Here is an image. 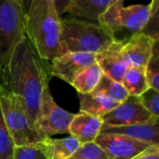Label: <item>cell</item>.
<instances>
[{
  "mask_svg": "<svg viewBox=\"0 0 159 159\" xmlns=\"http://www.w3.org/2000/svg\"><path fill=\"white\" fill-rule=\"evenodd\" d=\"M28 38L15 48L6 68V88L20 96L26 104L33 124L36 118L41 96L48 84V71Z\"/></svg>",
  "mask_w": 159,
  "mask_h": 159,
  "instance_id": "6da1fadb",
  "label": "cell"
},
{
  "mask_svg": "<svg viewBox=\"0 0 159 159\" xmlns=\"http://www.w3.org/2000/svg\"><path fill=\"white\" fill-rule=\"evenodd\" d=\"M25 34L44 61H53L66 53L61 40V18L52 0L32 1L25 13Z\"/></svg>",
  "mask_w": 159,
  "mask_h": 159,
  "instance_id": "7a4b0ae2",
  "label": "cell"
},
{
  "mask_svg": "<svg viewBox=\"0 0 159 159\" xmlns=\"http://www.w3.org/2000/svg\"><path fill=\"white\" fill-rule=\"evenodd\" d=\"M61 40L65 52L99 53L114 42L111 33L102 24L76 18H61Z\"/></svg>",
  "mask_w": 159,
  "mask_h": 159,
  "instance_id": "3957f363",
  "label": "cell"
},
{
  "mask_svg": "<svg viewBox=\"0 0 159 159\" xmlns=\"http://www.w3.org/2000/svg\"><path fill=\"white\" fill-rule=\"evenodd\" d=\"M124 2L125 0H117L113 3L99 16L97 21L111 33L116 42L122 44L143 32L150 17V5L125 7Z\"/></svg>",
  "mask_w": 159,
  "mask_h": 159,
  "instance_id": "277c9868",
  "label": "cell"
},
{
  "mask_svg": "<svg viewBox=\"0 0 159 159\" xmlns=\"http://www.w3.org/2000/svg\"><path fill=\"white\" fill-rule=\"evenodd\" d=\"M0 104L15 146L35 144L42 141L29 117L26 104L20 96L3 87L0 89Z\"/></svg>",
  "mask_w": 159,
  "mask_h": 159,
  "instance_id": "5b68a950",
  "label": "cell"
},
{
  "mask_svg": "<svg viewBox=\"0 0 159 159\" xmlns=\"http://www.w3.org/2000/svg\"><path fill=\"white\" fill-rule=\"evenodd\" d=\"M25 12L16 0H0V66L7 67L25 38Z\"/></svg>",
  "mask_w": 159,
  "mask_h": 159,
  "instance_id": "8992f818",
  "label": "cell"
},
{
  "mask_svg": "<svg viewBox=\"0 0 159 159\" xmlns=\"http://www.w3.org/2000/svg\"><path fill=\"white\" fill-rule=\"evenodd\" d=\"M74 115L56 103L48 84L42 92L34 127L42 140L56 134L68 133L69 125Z\"/></svg>",
  "mask_w": 159,
  "mask_h": 159,
  "instance_id": "52a82bcc",
  "label": "cell"
},
{
  "mask_svg": "<svg viewBox=\"0 0 159 159\" xmlns=\"http://www.w3.org/2000/svg\"><path fill=\"white\" fill-rule=\"evenodd\" d=\"M152 116L141 103L138 96L129 95L112 111L102 117L104 127H119L143 123Z\"/></svg>",
  "mask_w": 159,
  "mask_h": 159,
  "instance_id": "ba28073f",
  "label": "cell"
},
{
  "mask_svg": "<svg viewBox=\"0 0 159 159\" xmlns=\"http://www.w3.org/2000/svg\"><path fill=\"white\" fill-rule=\"evenodd\" d=\"M95 143L111 159H132L153 145L124 135L110 133H100Z\"/></svg>",
  "mask_w": 159,
  "mask_h": 159,
  "instance_id": "9c48e42d",
  "label": "cell"
},
{
  "mask_svg": "<svg viewBox=\"0 0 159 159\" xmlns=\"http://www.w3.org/2000/svg\"><path fill=\"white\" fill-rule=\"evenodd\" d=\"M51 61V75L72 85L75 78L85 68L96 62V54L87 52H67Z\"/></svg>",
  "mask_w": 159,
  "mask_h": 159,
  "instance_id": "30bf717a",
  "label": "cell"
},
{
  "mask_svg": "<svg viewBox=\"0 0 159 159\" xmlns=\"http://www.w3.org/2000/svg\"><path fill=\"white\" fill-rule=\"evenodd\" d=\"M159 39L141 32L122 44L120 52L129 66L145 68Z\"/></svg>",
  "mask_w": 159,
  "mask_h": 159,
  "instance_id": "8fae6325",
  "label": "cell"
},
{
  "mask_svg": "<svg viewBox=\"0 0 159 159\" xmlns=\"http://www.w3.org/2000/svg\"><path fill=\"white\" fill-rule=\"evenodd\" d=\"M101 133L124 135L137 141L159 146V116H152V118L143 123L129 126H102Z\"/></svg>",
  "mask_w": 159,
  "mask_h": 159,
  "instance_id": "7c38bea8",
  "label": "cell"
},
{
  "mask_svg": "<svg viewBox=\"0 0 159 159\" xmlns=\"http://www.w3.org/2000/svg\"><path fill=\"white\" fill-rule=\"evenodd\" d=\"M121 47L122 43L115 41L107 49L96 53V62L102 69L103 75L119 83H121L129 67L121 55Z\"/></svg>",
  "mask_w": 159,
  "mask_h": 159,
  "instance_id": "4fadbf2b",
  "label": "cell"
},
{
  "mask_svg": "<svg viewBox=\"0 0 159 159\" xmlns=\"http://www.w3.org/2000/svg\"><path fill=\"white\" fill-rule=\"evenodd\" d=\"M102 125L103 122L101 117L79 112L74 115L69 125L68 133L76 138L81 144L92 143L101 133Z\"/></svg>",
  "mask_w": 159,
  "mask_h": 159,
  "instance_id": "5bb4252c",
  "label": "cell"
},
{
  "mask_svg": "<svg viewBox=\"0 0 159 159\" xmlns=\"http://www.w3.org/2000/svg\"><path fill=\"white\" fill-rule=\"evenodd\" d=\"M41 143L48 159H69L81 145L78 140L71 135L62 139L47 137Z\"/></svg>",
  "mask_w": 159,
  "mask_h": 159,
  "instance_id": "9a60e30c",
  "label": "cell"
},
{
  "mask_svg": "<svg viewBox=\"0 0 159 159\" xmlns=\"http://www.w3.org/2000/svg\"><path fill=\"white\" fill-rule=\"evenodd\" d=\"M78 98L80 112H84L101 118L119 104L102 94L94 92L88 94L78 93Z\"/></svg>",
  "mask_w": 159,
  "mask_h": 159,
  "instance_id": "2e32d148",
  "label": "cell"
},
{
  "mask_svg": "<svg viewBox=\"0 0 159 159\" xmlns=\"http://www.w3.org/2000/svg\"><path fill=\"white\" fill-rule=\"evenodd\" d=\"M116 1L117 0H73L66 12L97 22L99 16Z\"/></svg>",
  "mask_w": 159,
  "mask_h": 159,
  "instance_id": "e0dca14e",
  "label": "cell"
},
{
  "mask_svg": "<svg viewBox=\"0 0 159 159\" xmlns=\"http://www.w3.org/2000/svg\"><path fill=\"white\" fill-rule=\"evenodd\" d=\"M103 73L97 62L85 68L74 80L72 86L80 94L91 93L98 86Z\"/></svg>",
  "mask_w": 159,
  "mask_h": 159,
  "instance_id": "ac0fdd59",
  "label": "cell"
},
{
  "mask_svg": "<svg viewBox=\"0 0 159 159\" xmlns=\"http://www.w3.org/2000/svg\"><path fill=\"white\" fill-rule=\"evenodd\" d=\"M121 84L126 89L129 95L139 97L149 89L145 75V68L129 66Z\"/></svg>",
  "mask_w": 159,
  "mask_h": 159,
  "instance_id": "d6986e66",
  "label": "cell"
},
{
  "mask_svg": "<svg viewBox=\"0 0 159 159\" xmlns=\"http://www.w3.org/2000/svg\"><path fill=\"white\" fill-rule=\"evenodd\" d=\"M92 92L102 94L118 103L123 102L129 96V93L121 83L111 79L105 75H102L98 86Z\"/></svg>",
  "mask_w": 159,
  "mask_h": 159,
  "instance_id": "ffe728a7",
  "label": "cell"
},
{
  "mask_svg": "<svg viewBox=\"0 0 159 159\" xmlns=\"http://www.w3.org/2000/svg\"><path fill=\"white\" fill-rule=\"evenodd\" d=\"M14 147L15 145L7 128L0 104V159H12Z\"/></svg>",
  "mask_w": 159,
  "mask_h": 159,
  "instance_id": "44dd1931",
  "label": "cell"
},
{
  "mask_svg": "<svg viewBox=\"0 0 159 159\" xmlns=\"http://www.w3.org/2000/svg\"><path fill=\"white\" fill-rule=\"evenodd\" d=\"M159 42L154 48L153 54L145 66V75L149 88L159 91Z\"/></svg>",
  "mask_w": 159,
  "mask_h": 159,
  "instance_id": "7402d4cb",
  "label": "cell"
},
{
  "mask_svg": "<svg viewBox=\"0 0 159 159\" xmlns=\"http://www.w3.org/2000/svg\"><path fill=\"white\" fill-rule=\"evenodd\" d=\"M12 159H48L42 143L30 145L15 146Z\"/></svg>",
  "mask_w": 159,
  "mask_h": 159,
  "instance_id": "603a6c76",
  "label": "cell"
},
{
  "mask_svg": "<svg viewBox=\"0 0 159 159\" xmlns=\"http://www.w3.org/2000/svg\"><path fill=\"white\" fill-rule=\"evenodd\" d=\"M69 159H111L95 143H83Z\"/></svg>",
  "mask_w": 159,
  "mask_h": 159,
  "instance_id": "cb8c5ba5",
  "label": "cell"
},
{
  "mask_svg": "<svg viewBox=\"0 0 159 159\" xmlns=\"http://www.w3.org/2000/svg\"><path fill=\"white\" fill-rule=\"evenodd\" d=\"M143 106L154 116H159V91L151 88L139 96Z\"/></svg>",
  "mask_w": 159,
  "mask_h": 159,
  "instance_id": "d4e9b609",
  "label": "cell"
},
{
  "mask_svg": "<svg viewBox=\"0 0 159 159\" xmlns=\"http://www.w3.org/2000/svg\"><path fill=\"white\" fill-rule=\"evenodd\" d=\"M158 10L159 0H152L150 4V17L143 33L151 35L155 39H158Z\"/></svg>",
  "mask_w": 159,
  "mask_h": 159,
  "instance_id": "484cf974",
  "label": "cell"
},
{
  "mask_svg": "<svg viewBox=\"0 0 159 159\" xmlns=\"http://www.w3.org/2000/svg\"><path fill=\"white\" fill-rule=\"evenodd\" d=\"M132 159H159V146L151 145Z\"/></svg>",
  "mask_w": 159,
  "mask_h": 159,
  "instance_id": "4316f807",
  "label": "cell"
},
{
  "mask_svg": "<svg viewBox=\"0 0 159 159\" xmlns=\"http://www.w3.org/2000/svg\"><path fill=\"white\" fill-rule=\"evenodd\" d=\"M55 9L60 18L62 17V14L66 13L68 7L72 4L73 0H52Z\"/></svg>",
  "mask_w": 159,
  "mask_h": 159,
  "instance_id": "83f0119b",
  "label": "cell"
},
{
  "mask_svg": "<svg viewBox=\"0 0 159 159\" xmlns=\"http://www.w3.org/2000/svg\"><path fill=\"white\" fill-rule=\"evenodd\" d=\"M18 2V4L21 7V8L23 9V11L26 13L27 10L29 9L30 6H31V3L33 0H16Z\"/></svg>",
  "mask_w": 159,
  "mask_h": 159,
  "instance_id": "f1b7e54d",
  "label": "cell"
},
{
  "mask_svg": "<svg viewBox=\"0 0 159 159\" xmlns=\"http://www.w3.org/2000/svg\"><path fill=\"white\" fill-rule=\"evenodd\" d=\"M6 87V68L0 66V88Z\"/></svg>",
  "mask_w": 159,
  "mask_h": 159,
  "instance_id": "f546056e",
  "label": "cell"
}]
</instances>
